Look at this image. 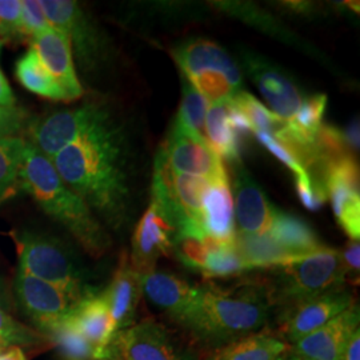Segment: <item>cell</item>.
I'll return each instance as SVG.
<instances>
[{
  "instance_id": "1",
  "label": "cell",
  "mask_w": 360,
  "mask_h": 360,
  "mask_svg": "<svg viewBox=\"0 0 360 360\" xmlns=\"http://www.w3.org/2000/svg\"><path fill=\"white\" fill-rule=\"evenodd\" d=\"M60 178L112 229L129 219V142L120 123L105 111L52 159Z\"/></svg>"
},
{
  "instance_id": "2",
  "label": "cell",
  "mask_w": 360,
  "mask_h": 360,
  "mask_svg": "<svg viewBox=\"0 0 360 360\" xmlns=\"http://www.w3.org/2000/svg\"><path fill=\"white\" fill-rule=\"evenodd\" d=\"M274 306L267 283L196 284L193 306L176 324L199 349L212 351L267 330Z\"/></svg>"
},
{
  "instance_id": "3",
  "label": "cell",
  "mask_w": 360,
  "mask_h": 360,
  "mask_svg": "<svg viewBox=\"0 0 360 360\" xmlns=\"http://www.w3.org/2000/svg\"><path fill=\"white\" fill-rule=\"evenodd\" d=\"M22 191L32 199L49 217L67 229L91 257L107 252L111 239L87 203L77 196L60 178L51 159L28 143L22 167Z\"/></svg>"
},
{
  "instance_id": "4",
  "label": "cell",
  "mask_w": 360,
  "mask_h": 360,
  "mask_svg": "<svg viewBox=\"0 0 360 360\" xmlns=\"http://www.w3.org/2000/svg\"><path fill=\"white\" fill-rule=\"evenodd\" d=\"M19 270L63 288L77 300L101 292L77 254L56 238L38 232L11 231Z\"/></svg>"
},
{
  "instance_id": "5",
  "label": "cell",
  "mask_w": 360,
  "mask_h": 360,
  "mask_svg": "<svg viewBox=\"0 0 360 360\" xmlns=\"http://www.w3.org/2000/svg\"><path fill=\"white\" fill-rule=\"evenodd\" d=\"M267 271L272 272L267 287L276 314L346 285L340 252L328 247Z\"/></svg>"
},
{
  "instance_id": "6",
  "label": "cell",
  "mask_w": 360,
  "mask_h": 360,
  "mask_svg": "<svg viewBox=\"0 0 360 360\" xmlns=\"http://www.w3.org/2000/svg\"><path fill=\"white\" fill-rule=\"evenodd\" d=\"M211 181L174 171L160 147L154 163L153 202L166 214L178 230V238L205 239L202 203Z\"/></svg>"
},
{
  "instance_id": "7",
  "label": "cell",
  "mask_w": 360,
  "mask_h": 360,
  "mask_svg": "<svg viewBox=\"0 0 360 360\" xmlns=\"http://www.w3.org/2000/svg\"><path fill=\"white\" fill-rule=\"evenodd\" d=\"M98 360H200L165 324L147 318L116 333Z\"/></svg>"
},
{
  "instance_id": "8",
  "label": "cell",
  "mask_w": 360,
  "mask_h": 360,
  "mask_svg": "<svg viewBox=\"0 0 360 360\" xmlns=\"http://www.w3.org/2000/svg\"><path fill=\"white\" fill-rule=\"evenodd\" d=\"M50 25L62 31L71 43L79 65L95 71L107 59V40L82 6L72 0H39Z\"/></svg>"
},
{
  "instance_id": "9",
  "label": "cell",
  "mask_w": 360,
  "mask_h": 360,
  "mask_svg": "<svg viewBox=\"0 0 360 360\" xmlns=\"http://www.w3.org/2000/svg\"><path fill=\"white\" fill-rule=\"evenodd\" d=\"M13 294L20 311L43 336L55 324L63 322L80 303L63 288L20 270L15 275Z\"/></svg>"
},
{
  "instance_id": "10",
  "label": "cell",
  "mask_w": 360,
  "mask_h": 360,
  "mask_svg": "<svg viewBox=\"0 0 360 360\" xmlns=\"http://www.w3.org/2000/svg\"><path fill=\"white\" fill-rule=\"evenodd\" d=\"M355 303L354 294L346 285L300 302L276 314L279 338L290 347L304 336L333 321Z\"/></svg>"
},
{
  "instance_id": "11",
  "label": "cell",
  "mask_w": 360,
  "mask_h": 360,
  "mask_svg": "<svg viewBox=\"0 0 360 360\" xmlns=\"http://www.w3.org/2000/svg\"><path fill=\"white\" fill-rule=\"evenodd\" d=\"M105 108L98 103H87L58 111L50 115L35 119L30 123L27 142L32 144L39 153L53 159L68 144L105 114Z\"/></svg>"
},
{
  "instance_id": "12",
  "label": "cell",
  "mask_w": 360,
  "mask_h": 360,
  "mask_svg": "<svg viewBox=\"0 0 360 360\" xmlns=\"http://www.w3.org/2000/svg\"><path fill=\"white\" fill-rule=\"evenodd\" d=\"M327 198L331 199L335 218L351 240L360 238L359 166L355 156L328 163L321 172Z\"/></svg>"
},
{
  "instance_id": "13",
  "label": "cell",
  "mask_w": 360,
  "mask_h": 360,
  "mask_svg": "<svg viewBox=\"0 0 360 360\" xmlns=\"http://www.w3.org/2000/svg\"><path fill=\"white\" fill-rule=\"evenodd\" d=\"M168 165L179 174L215 181H227L229 174L223 160L202 138L175 120L167 141L160 146Z\"/></svg>"
},
{
  "instance_id": "14",
  "label": "cell",
  "mask_w": 360,
  "mask_h": 360,
  "mask_svg": "<svg viewBox=\"0 0 360 360\" xmlns=\"http://www.w3.org/2000/svg\"><path fill=\"white\" fill-rule=\"evenodd\" d=\"M176 239V227L151 200L132 235L129 255L131 266L141 275L153 272L160 257L172 255Z\"/></svg>"
},
{
  "instance_id": "15",
  "label": "cell",
  "mask_w": 360,
  "mask_h": 360,
  "mask_svg": "<svg viewBox=\"0 0 360 360\" xmlns=\"http://www.w3.org/2000/svg\"><path fill=\"white\" fill-rule=\"evenodd\" d=\"M232 193L235 198V229L238 235H264L275 214L266 193L240 160L231 163Z\"/></svg>"
},
{
  "instance_id": "16",
  "label": "cell",
  "mask_w": 360,
  "mask_h": 360,
  "mask_svg": "<svg viewBox=\"0 0 360 360\" xmlns=\"http://www.w3.org/2000/svg\"><path fill=\"white\" fill-rule=\"evenodd\" d=\"M242 62L247 74L270 105L271 112L283 122L295 115L303 96L283 70L255 52H242Z\"/></svg>"
},
{
  "instance_id": "17",
  "label": "cell",
  "mask_w": 360,
  "mask_h": 360,
  "mask_svg": "<svg viewBox=\"0 0 360 360\" xmlns=\"http://www.w3.org/2000/svg\"><path fill=\"white\" fill-rule=\"evenodd\" d=\"M360 328V309L354 303L333 321L290 347L300 360H340L351 336Z\"/></svg>"
},
{
  "instance_id": "18",
  "label": "cell",
  "mask_w": 360,
  "mask_h": 360,
  "mask_svg": "<svg viewBox=\"0 0 360 360\" xmlns=\"http://www.w3.org/2000/svg\"><path fill=\"white\" fill-rule=\"evenodd\" d=\"M174 60L179 65L186 79L202 72H220L239 91H245L243 77L231 56L215 41L208 39H191L172 51Z\"/></svg>"
},
{
  "instance_id": "19",
  "label": "cell",
  "mask_w": 360,
  "mask_h": 360,
  "mask_svg": "<svg viewBox=\"0 0 360 360\" xmlns=\"http://www.w3.org/2000/svg\"><path fill=\"white\" fill-rule=\"evenodd\" d=\"M31 49L37 52L41 63L63 91L65 102L83 96L84 90L77 75L71 43L62 31L52 27L32 39Z\"/></svg>"
},
{
  "instance_id": "20",
  "label": "cell",
  "mask_w": 360,
  "mask_h": 360,
  "mask_svg": "<svg viewBox=\"0 0 360 360\" xmlns=\"http://www.w3.org/2000/svg\"><path fill=\"white\" fill-rule=\"evenodd\" d=\"M102 295L110 311L114 335L136 323L135 318L143 295L142 275L131 266L127 252L122 254L115 274Z\"/></svg>"
},
{
  "instance_id": "21",
  "label": "cell",
  "mask_w": 360,
  "mask_h": 360,
  "mask_svg": "<svg viewBox=\"0 0 360 360\" xmlns=\"http://www.w3.org/2000/svg\"><path fill=\"white\" fill-rule=\"evenodd\" d=\"M142 292L155 309L178 324L193 306L196 284H191L175 274L154 270L142 275Z\"/></svg>"
},
{
  "instance_id": "22",
  "label": "cell",
  "mask_w": 360,
  "mask_h": 360,
  "mask_svg": "<svg viewBox=\"0 0 360 360\" xmlns=\"http://www.w3.org/2000/svg\"><path fill=\"white\" fill-rule=\"evenodd\" d=\"M202 229L206 238L233 243L236 238L231 190L227 181L211 183L202 203Z\"/></svg>"
},
{
  "instance_id": "23",
  "label": "cell",
  "mask_w": 360,
  "mask_h": 360,
  "mask_svg": "<svg viewBox=\"0 0 360 360\" xmlns=\"http://www.w3.org/2000/svg\"><path fill=\"white\" fill-rule=\"evenodd\" d=\"M267 235L294 259L307 257L327 247L303 219L278 208Z\"/></svg>"
},
{
  "instance_id": "24",
  "label": "cell",
  "mask_w": 360,
  "mask_h": 360,
  "mask_svg": "<svg viewBox=\"0 0 360 360\" xmlns=\"http://www.w3.org/2000/svg\"><path fill=\"white\" fill-rule=\"evenodd\" d=\"M68 321L89 340L98 360L114 335L110 311L102 291L82 300L68 315Z\"/></svg>"
},
{
  "instance_id": "25",
  "label": "cell",
  "mask_w": 360,
  "mask_h": 360,
  "mask_svg": "<svg viewBox=\"0 0 360 360\" xmlns=\"http://www.w3.org/2000/svg\"><path fill=\"white\" fill-rule=\"evenodd\" d=\"M290 346L270 330L208 351L200 360H278Z\"/></svg>"
},
{
  "instance_id": "26",
  "label": "cell",
  "mask_w": 360,
  "mask_h": 360,
  "mask_svg": "<svg viewBox=\"0 0 360 360\" xmlns=\"http://www.w3.org/2000/svg\"><path fill=\"white\" fill-rule=\"evenodd\" d=\"M206 143L208 147L230 163L240 160L243 138L235 131L230 119L229 101L210 104L206 115Z\"/></svg>"
},
{
  "instance_id": "27",
  "label": "cell",
  "mask_w": 360,
  "mask_h": 360,
  "mask_svg": "<svg viewBox=\"0 0 360 360\" xmlns=\"http://www.w3.org/2000/svg\"><path fill=\"white\" fill-rule=\"evenodd\" d=\"M28 142L19 135L0 138V205L22 191V167Z\"/></svg>"
},
{
  "instance_id": "28",
  "label": "cell",
  "mask_w": 360,
  "mask_h": 360,
  "mask_svg": "<svg viewBox=\"0 0 360 360\" xmlns=\"http://www.w3.org/2000/svg\"><path fill=\"white\" fill-rule=\"evenodd\" d=\"M15 75L26 90L51 101H65V94L47 71L32 49L25 52L15 65Z\"/></svg>"
},
{
  "instance_id": "29",
  "label": "cell",
  "mask_w": 360,
  "mask_h": 360,
  "mask_svg": "<svg viewBox=\"0 0 360 360\" xmlns=\"http://www.w3.org/2000/svg\"><path fill=\"white\" fill-rule=\"evenodd\" d=\"M44 338L56 348L63 360H96L89 340L68 321V316L50 328Z\"/></svg>"
},
{
  "instance_id": "30",
  "label": "cell",
  "mask_w": 360,
  "mask_h": 360,
  "mask_svg": "<svg viewBox=\"0 0 360 360\" xmlns=\"http://www.w3.org/2000/svg\"><path fill=\"white\" fill-rule=\"evenodd\" d=\"M210 103L193 89L188 80L183 79V92L176 122L193 131L206 142V115Z\"/></svg>"
},
{
  "instance_id": "31",
  "label": "cell",
  "mask_w": 360,
  "mask_h": 360,
  "mask_svg": "<svg viewBox=\"0 0 360 360\" xmlns=\"http://www.w3.org/2000/svg\"><path fill=\"white\" fill-rule=\"evenodd\" d=\"M235 110H238L240 114H243L248 120L252 135L257 132H269L274 134V131L278 129L283 120L279 119L275 114H272L270 110L260 103L257 98L245 91L236 94L233 98L229 101Z\"/></svg>"
},
{
  "instance_id": "32",
  "label": "cell",
  "mask_w": 360,
  "mask_h": 360,
  "mask_svg": "<svg viewBox=\"0 0 360 360\" xmlns=\"http://www.w3.org/2000/svg\"><path fill=\"white\" fill-rule=\"evenodd\" d=\"M49 343V340L34 328L18 322L0 307V346L3 347H32Z\"/></svg>"
},
{
  "instance_id": "33",
  "label": "cell",
  "mask_w": 360,
  "mask_h": 360,
  "mask_svg": "<svg viewBox=\"0 0 360 360\" xmlns=\"http://www.w3.org/2000/svg\"><path fill=\"white\" fill-rule=\"evenodd\" d=\"M23 37L22 0H0V38L13 40Z\"/></svg>"
},
{
  "instance_id": "34",
  "label": "cell",
  "mask_w": 360,
  "mask_h": 360,
  "mask_svg": "<svg viewBox=\"0 0 360 360\" xmlns=\"http://www.w3.org/2000/svg\"><path fill=\"white\" fill-rule=\"evenodd\" d=\"M52 28L39 0H22L23 37L34 39Z\"/></svg>"
},
{
  "instance_id": "35",
  "label": "cell",
  "mask_w": 360,
  "mask_h": 360,
  "mask_svg": "<svg viewBox=\"0 0 360 360\" xmlns=\"http://www.w3.org/2000/svg\"><path fill=\"white\" fill-rule=\"evenodd\" d=\"M295 190L300 203L309 211H318L328 199L326 190L307 172L295 175Z\"/></svg>"
},
{
  "instance_id": "36",
  "label": "cell",
  "mask_w": 360,
  "mask_h": 360,
  "mask_svg": "<svg viewBox=\"0 0 360 360\" xmlns=\"http://www.w3.org/2000/svg\"><path fill=\"white\" fill-rule=\"evenodd\" d=\"M255 136H257V141L262 143V146H264L271 154L274 155L275 158H278L284 166L290 168L295 175H300V174L306 172L304 168L297 163L294 155L287 150L285 146H283L279 141H276L271 134H269V132H257Z\"/></svg>"
},
{
  "instance_id": "37",
  "label": "cell",
  "mask_w": 360,
  "mask_h": 360,
  "mask_svg": "<svg viewBox=\"0 0 360 360\" xmlns=\"http://www.w3.org/2000/svg\"><path fill=\"white\" fill-rule=\"evenodd\" d=\"M28 114L20 107H0V138L15 136L26 126Z\"/></svg>"
},
{
  "instance_id": "38",
  "label": "cell",
  "mask_w": 360,
  "mask_h": 360,
  "mask_svg": "<svg viewBox=\"0 0 360 360\" xmlns=\"http://www.w3.org/2000/svg\"><path fill=\"white\" fill-rule=\"evenodd\" d=\"M340 259L345 270L346 283L359 284L360 276V243L359 240H349L343 251Z\"/></svg>"
},
{
  "instance_id": "39",
  "label": "cell",
  "mask_w": 360,
  "mask_h": 360,
  "mask_svg": "<svg viewBox=\"0 0 360 360\" xmlns=\"http://www.w3.org/2000/svg\"><path fill=\"white\" fill-rule=\"evenodd\" d=\"M0 107H16V98L3 71L0 70Z\"/></svg>"
},
{
  "instance_id": "40",
  "label": "cell",
  "mask_w": 360,
  "mask_h": 360,
  "mask_svg": "<svg viewBox=\"0 0 360 360\" xmlns=\"http://www.w3.org/2000/svg\"><path fill=\"white\" fill-rule=\"evenodd\" d=\"M340 360H360V328L351 336Z\"/></svg>"
},
{
  "instance_id": "41",
  "label": "cell",
  "mask_w": 360,
  "mask_h": 360,
  "mask_svg": "<svg viewBox=\"0 0 360 360\" xmlns=\"http://www.w3.org/2000/svg\"><path fill=\"white\" fill-rule=\"evenodd\" d=\"M0 360H27L23 348L13 346L0 351Z\"/></svg>"
},
{
  "instance_id": "42",
  "label": "cell",
  "mask_w": 360,
  "mask_h": 360,
  "mask_svg": "<svg viewBox=\"0 0 360 360\" xmlns=\"http://www.w3.org/2000/svg\"><path fill=\"white\" fill-rule=\"evenodd\" d=\"M284 360H300L297 356H295L290 349L287 351V354H285V358H284Z\"/></svg>"
},
{
  "instance_id": "43",
  "label": "cell",
  "mask_w": 360,
  "mask_h": 360,
  "mask_svg": "<svg viewBox=\"0 0 360 360\" xmlns=\"http://www.w3.org/2000/svg\"><path fill=\"white\" fill-rule=\"evenodd\" d=\"M285 354H287V352H285ZM285 354H284V355H282V356H281V358H279V359L278 360H284V358H285Z\"/></svg>"
},
{
  "instance_id": "44",
  "label": "cell",
  "mask_w": 360,
  "mask_h": 360,
  "mask_svg": "<svg viewBox=\"0 0 360 360\" xmlns=\"http://www.w3.org/2000/svg\"><path fill=\"white\" fill-rule=\"evenodd\" d=\"M6 348L8 347H3V346H0V351H3V349H6Z\"/></svg>"
},
{
  "instance_id": "45",
  "label": "cell",
  "mask_w": 360,
  "mask_h": 360,
  "mask_svg": "<svg viewBox=\"0 0 360 360\" xmlns=\"http://www.w3.org/2000/svg\"><path fill=\"white\" fill-rule=\"evenodd\" d=\"M0 50H1V40H0Z\"/></svg>"
}]
</instances>
